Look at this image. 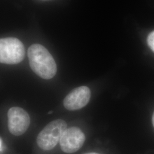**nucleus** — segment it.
Wrapping results in <instances>:
<instances>
[{
	"instance_id": "0eeeda50",
	"label": "nucleus",
	"mask_w": 154,
	"mask_h": 154,
	"mask_svg": "<svg viewBox=\"0 0 154 154\" xmlns=\"http://www.w3.org/2000/svg\"><path fill=\"white\" fill-rule=\"evenodd\" d=\"M147 43L150 49L154 52V31L149 34L147 38Z\"/></svg>"
},
{
	"instance_id": "39448f33",
	"label": "nucleus",
	"mask_w": 154,
	"mask_h": 154,
	"mask_svg": "<svg viewBox=\"0 0 154 154\" xmlns=\"http://www.w3.org/2000/svg\"><path fill=\"white\" fill-rule=\"evenodd\" d=\"M85 139L84 133L79 127L68 128L63 132L60 142L61 149L67 154L74 153L82 147Z\"/></svg>"
},
{
	"instance_id": "1a4fd4ad",
	"label": "nucleus",
	"mask_w": 154,
	"mask_h": 154,
	"mask_svg": "<svg viewBox=\"0 0 154 154\" xmlns=\"http://www.w3.org/2000/svg\"><path fill=\"white\" fill-rule=\"evenodd\" d=\"M152 123H153V126H154V112L152 116Z\"/></svg>"
},
{
	"instance_id": "6e6552de",
	"label": "nucleus",
	"mask_w": 154,
	"mask_h": 154,
	"mask_svg": "<svg viewBox=\"0 0 154 154\" xmlns=\"http://www.w3.org/2000/svg\"><path fill=\"white\" fill-rule=\"evenodd\" d=\"M1 152H2V149H3V146H2V144H3V142H2V139L1 138Z\"/></svg>"
},
{
	"instance_id": "7ed1b4c3",
	"label": "nucleus",
	"mask_w": 154,
	"mask_h": 154,
	"mask_svg": "<svg viewBox=\"0 0 154 154\" xmlns=\"http://www.w3.org/2000/svg\"><path fill=\"white\" fill-rule=\"evenodd\" d=\"M25 55V49L21 41L13 37L0 40V62L8 65H15L22 62Z\"/></svg>"
},
{
	"instance_id": "9d476101",
	"label": "nucleus",
	"mask_w": 154,
	"mask_h": 154,
	"mask_svg": "<svg viewBox=\"0 0 154 154\" xmlns=\"http://www.w3.org/2000/svg\"><path fill=\"white\" fill-rule=\"evenodd\" d=\"M53 112V111H50L49 112H48V114H52Z\"/></svg>"
},
{
	"instance_id": "f257e3e1",
	"label": "nucleus",
	"mask_w": 154,
	"mask_h": 154,
	"mask_svg": "<svg viewBox=\"0 0 154 154\" xmlns=\"http://www.w3.org/2000/svg\"><path fill=\"white\" fill-rule=\"evenodd\" d=\"M28 55L30 66L38 76L44 79H50L55 76L57 71L55 60L44 46L31 45Z\"/></svg>"
},
{
	"instance_id": "f03ea898",
	"label": "nucleus",
	"mask_w": 154,
	"mask_h": 154,
	"mask_svg": "<svg viewBox=\"0 0 154 154\" xmlns=\"http://www.w3.org/2000/svg\"><path fill=\"white\" fill-rule=\"evenodd\" d=\"M67 129L66 122L62 119H56L51 122L39 133L37 143L40 149L49 151L54 149L58 142L64 131Z\"/></svg>"
},
{
	"instance_id": "423d86ee",
	"label": "nucleus",
	"mask_w": 154,
	"mask_h": 154,
	"mask_svg": "<svg viewBox=\"0 0 154 154\" xmlns=\"http://www.w3.org/2000/svg\"><path fill=\"white\" fill-rule=\"evenodd\" d=\"M91 91L87 86L74 88L63 99V104L67 110L75 111L81 109L88 104Z\"/></svg>"
},
{
	"instance_id": "9b49d317",
	"label": "nucleus",
	"mask_w": 154,
	"mask_h": 154,
	"mask_svg": "<svg viewBox=\"0 0 154 154\" xmlns=\"http://www.w3.org/2000/svg\"><path fill=\"white\" fill-rule=\"evenodd\" d=\"M97 154V153H95V152H91V153H88V154Z\"/></svg>"
},
{
	"instance_id": "20e7f679",
	"label": "nucleus",
	"mask_w": 154,
	"mask_h": 154,
	"mask_svg": "<svg viewBox=\"0 0 154 154\" xmlns=\"http://www.w3.org/2000/svg\"><path fill=\"white\" fill-rule=\"evenodd\" d=\"M30 119L28 112L19 107H13L8 112V126L10 132L20 136L27 131Z\"/></svg>"
}]
</instances>
